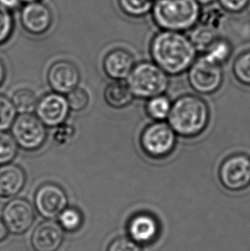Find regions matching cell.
I'll return each mask as SVG.
<instances>
[{"label":"cell","mask_w":250,"mask_h":251,"mask_svg":"<svg viewBox=\"0 0 250 251\" xmlns=\"http://www.w3.org/2000/svg\"><path fill=\"white\" fill-rule=\"evenodd\" d=\"M150 53L156 65L166 74L180 75L196 61L197 51L182 32L161 30L152 38Z\"/></svg>","instance_id":"6da1fadb"},{"label":"cell","mask_w":250,"mask_h":251,"mask_svg":"<svg viewBox=\"0 0 250 251\" xmlns=\"http://www.w3.org/2000/svg\"><path fill=\"white\" fill-rule=\"evenodd\" d=\"M167 119L176 135L192 138L206 129L209 123V108L206 102L198 96L183 95L172 105Z\"/></svg>","instance_id":"7a4b0ae2"},{"label":"cell","mask_w":250,"mask_h":251,"mask_svg":"<svg viewBox=\"0 0 250 251\" xmlns=\"http://www.w3.org/2000/svg\"><path fill=\"white\" fill-rule=\"evenodd\" d=\"M151 14L161 30L183 33L199 24L201 9L196 0H156Z\"/></svg>","instance_id":"3957f363"},{"label":"cell","mask_w":250,"mask_h":251,"mask_svg":"<svg viewBox=\"0 0 250 251\" xmlns=\"http://www.w3.org/2000/svg\"><path fill=\"white\" fill-rule=\"evenodd\" d=\"M127 79V84L134 96L148 100L163 95L169 85L168 74L151 62L135 65Z\"/></svg>","instance_id":"277c9868"},{"label":"cell","mask_w":250,"mask_h":251,"mask_svg":"<svg viewBox=\"0 0 250 251\" xmlns=\"http://www.w3.org/2000/svg\"><path fill=\"white\" fill-rule=\"evenodd\" d=\"M140 143L148 156L161 160L173 153L176 146V134L169 124L155 121L142 131Z\"/></svg>","instance_id":"5b68a950"},{"label":"cell","mask_w":250,"mask_h":251,"mask_svg":"<svg viewBox=\"0 0 250 251\" xmlns=\"http://www.w3.org/2000/svg\"><path fill=\"white\" fill-rule=\"evenodd\" d=\"M10 129L18 147L28 152L40 150L48 138L47 126L31 112L17 115Z\"/></svg>","instance_id":"8992f818"},{"label":"cell","mask_w":250,"mask_h":251,"mask_svg":"<svg viewBox=\"0 0 250 251\" xmlns=\"http://www.w3.org/2000/svg\"><path fill=\"white\" fill-rule=\"evenodd\" d=\"M189 82L199 94H213L219 90L223 82L222 67L202 55L196 58L189 69Z\"/></svg>","instance_id":"52a82bcc"},{"label":"cell","mask_w":250,"mask_h":251,"mask_svg":"<svg viewBox=\"0 0 250 251\" xmlns=\"http://www.w3.org/2000/svg\"><path fill=\"white\" fill-rule=\"evenodd\" d=\"M30 201L14 197L3 207L2 219L10 233L23 235L30 229L35 221V210Z\"/></svg>","instance_id":"ba28073f"},{"label":"cell","mask_w":250,"mask_h":251,"mask_svg":"<svg viewBox=\"0 0 250 251\" xmlns=\"http://www.w3.org/2000/svg\"><path fill=\"white\" fill-rule=\"evenodd\" d=\"M219 177L226 190L240 191L250 184V159L244 154H234L224 160Z\"/></svg>","instance_id":"9c48e42d"},{"label":"cell","mask_w":250,"mask_h":251,"mask_svg":"<svg viewBox=\"0 0 250 251\" xmlns=\"http://www.w3.org/2000/svg\"><path fill=\"white\" fill-rule=\"evenodd\" d=\"M34 206L43 218L51 220L58 217L68 207L67 193L57 183H43L35 191Z\"/></svg>","instance_id":"30bf717a"},{"label":"cell","mask_w":250,"mask_h":251,"mask_svg":"<svg viewBox=\"0 0 250 251\" xmlns=\"http://www.w3.org/2000/svg\"><path fill=\"white\" fill-rule=\"evenodd\" d=\"M21 26L27 34L41 36L50 30L53 24V14L50 7L42 1L26 3L21 8Z\"/></svg>","instance_id":"8fae6325"},{"label":"cell","mask_w":250,"mask_h":251,"mask_svg":"<svg viewBox=\"0 0 250 251\" xmlns=\"http://www.w3.org/2000/svg\"><path fill=\"white\" fill-rule=\"evenodd\" d=\"M34 111L45 126L56 128L65 123L71 109L64 95L52 92L38 100Z\"/></svg>","instance_id":"7c38bea8"},{"label":"cell","mask_w":250,"mask_h":251,"mask_svg":"<svg viewBox=\"0 0 250 251\" xmlns=\"http://www.w3.org/2000/svg\"><path fill=\"white\" fill-rule=\"evenodd\" d=\"M81 72L74 63L68 60L55 62L48 72V82L53 92L68 95L77 88Z\"/></svg>","instance_id":"4fadbf2b"},{"label":"cell","mask_w":250,"mask_h":251,"mask_svg":"<svg viewBox=\"0 0 250 251\" xmlns=\"http://www.w3.org/2000/svg\"><path fill=\"white\" fill-rule=\"evenodd\" d=\"M64 230L51 221L41 222L31 236V246L34 251H58L64 241Z\"/></svg>","instance_id":"5bb4252c"},{"label":"cell","mask_w":250,"mask_h":251,"mask_svg":"<svg viewBox=\"0 0 250 251\" xmlns=\"http://www.w3.org/2000/svg\"><path fill=\"white\" fill-rule=\"evenodd\" d=\"M128 233L139 245H149L155 241L159 235V222L152 214L139 213L128 221Z\"/></svg>","instance_id":"9a60e30c"},{"label":"cell","mask_w":250,"mask_h":251,"mask_svg":"<svg viewBox=\"0 0 250 251\" xmlns=\"http://www.w3.org/2000/svg\"><path fill=\"white\" fill-rule=\"evenodd\" d=\"M135 65L134 56L129 51L121 48L109 51L103 60L104 72L114 81L128 78Z\"/></svg>","instance_id":"2e32d148"},{"label":"cell","mask_w":250,"mask_h":251,"mask_svg":"<svg viewBox=\"0 0 250 251\" xmlns=\"http://www.w3.org/2000/svg\"><path fill=\"white\" fill-rule=\"evenodd\" d=\"M27 181L26 173L17 164L0 166V197L14 198L24 190Z\"/></svg>","instance_id":"e0dca14e"},{"label":"cell","mask_w":250,"mask_h":251,"mask_svg":"<svg viewBox=\"0 0 250 251\" xmlns=\"http://www.w3.org/2000/svg\"><path fill=\"white\" fill-rule=\"evenodd\" d=\"M134 97L128 84L122 81H114L109 83L104 91L105 101L112 108H125L133 101Z\"/></svg>","instance_id":"ac0fdd59"},{"label":"cell","mask_w":250,"mask_h":251,"mask_svg":"<svg viewBox=\"0 0 250 251\" xmlns=\"http://www.w3.org/2000/svg\"><path fill=\"white\" fill-rule=\"evenodd\" d=\"M191 30L189 39L192 41L197 52L205 53L219 38L217 29L204 24H197Z\"/></svg>","instance_id":"d6986e66"},{"label":"cell","mask_w":250,"mask_h":251,"mask_svg":"<svg viewBox=\"0 0 250 251\" xmlns=\"http://www.w3.org/2000/svg\"><path fill=\"white\" fill-rule=\"evenodd\" d=\"M172 103L165 95H160L149 99L146 104V112L155 121H164L168 119L172 109Z\"/></svg>","instance_id":"ffe728a7"},{"label":"cell","mask_w":250,"mask_h":251,"mask_svg":"<svg viewBox=\"0 0 250 251\" xmlns=\"http://www.w3.org/2000/svg\"><path fill=\"white\" fill-rule=\"evenodd\" d=\"M119 8L128 17H143L151 13L153 0H118Z\"/></svg>","instance_id":"44dd1931"},{"label":"cell","mask_w":250,"mask_h":251,"mask_svg":"<svg viewBox=\"0 0 250 251\" xmlns=\"http://www.w3.org/2000/svg\"><path fill=\"white\" fill-rule=\"evenodd\" d=\"M10 100L19 113H30L33 112L35 110L38 102L35 94L28 88L18 89L14 93Z\"/></svg>","instance_id":"7402d4cb"},{"label":"cell","mask_w":250,"mask_h":251,"mask_svg":"<svg viewBox=\"0 0 250 251\" xmlns=\"http://www.w3.org/2000/svg\"><path fill=\"white\" fill-rule=\"evenodd\" d=\"M58 224L67 232H75L83 225V215L76 207H67L58 215Z\"/></svg>","instance_id":"603a6c76"},{"label":"cell","mask_w":250,"mask_h":251,"mask_svg":"<svg viewBox=\"0 0 250 251\" xmlns=\"http://www.w3.org/2000/svg\"><path fill=\"white\" fill-rule=\"evenodd\" d=\"M231 51L232 48L230 42L225 39L219 37L208 48V50L203 53V56H205L211 61L222 65L229 59Z\"/></svg>","instance_id":"cb8c5ba5"},{"label":"cell","mask_w":250,"mask_h":251,"mask_svg":"<svg viewBox=\"0 0 250 251\" xmlns=\"http://www.w3.org/2000/svg\"><path fill=\"white\" fill-rule=\"evenodd\" d=\"M17 113L11 100L0 95V132L11 129L17 119Z\"/></svg>","instance_id":"d4e9b609"},{"label":"cell","mask_w":250,"mask_h":251,"mask_svg":"<svg viewBox=\"0 0 250 251\" xmlns=\"http://www.w3.org/2000/svg\"><path fill=\"white\" fill-rule=\"evenodd\" d=\"M18 148L11 134L0 132V166L11 163L17 157Z\"/></svg>","instance_id":"484cf974"},{"label":"cell","mask_w":250,"mask_h":251,"mask_svg":"<svg viewBox=\"0 0 250 251\" xmlns=\"http://www.w3.org/2000/svg\"><path fill=\"white\" fill-rule=\"evenodd\" d=\"M232 71L238 82L250 86V50L237 56L234 61Z\"/></svg>","instance_id":"4316f807"},{"label":"cell","mask_w":250,"mask_h":251,"mask_svg":"<svg viewBox=\"0 0 250 251\" xmlns=\"http://www.w3.org/2000/svg\"><path fill=\"white\" fill-rule=\"evenodd\" d=\"M15 29V18L12 12L0 5V46L10 41Z\"/></svg>","instance_id":"83f0119b"},{"label":"cell","mask_w":250,"mask_h":251,"mask_svg":"<svg viewBox=\"0 0 250 251\" xmlns=\"http://www.w3.org/2000/svg\"><path fill=\"white\" fill-rule=\"evenodd\" d=\"M68 104L71 111L79 112L83 111L88 105L89 95L82 88H76L67 95Z\"/></svg>","instance_id":"f1b7e54d"},{"label":"cell","mask_w":250,"mask_h":251,"mask_svg":"<svg viewBox=\"0 0 250 251\" xmlns=\"http://www.w3.org/2000/svg\"><path fill=\"white\" fill-rule=\"evenodd\" d=\"M106 251H142L141 245L129 237H119L113 239Z\"/></svg>","instance_id":"f546056e"},{"label":"cell","mask_w":250,"mask_h":251,"mask_svg":"<svg viewBox=\"0 0 250 251\" xmlns=\"http://www.w3.org/2000/svg\"><path fill=\"white\" fill-rule=\"evenodd\" d=\"M56 128L57 129L55 130L54 136H53L55 142L61 146L67 145L68 143H70L74 137V127L64 123L63 125Z\"/></svg>","instance_id":"4dcf8cb0"},{"label":"cell","mask_w":250,"mask_h":251,"mask_svg":"<svg viewBox=\"0 0 250 251\" xmlns=\"http://www.w3.org/2000/svg\"><path fill=\"white\" fill-rule=\"evenodd\" d=\"M218 2L225 11L240 13L249 6L250 0H218Z\"/></svg>","instance_id":"1f68e13d"},{"label":"cell","mask_w":250,"mask_h":251,"mask_svg":"<svg viewBox=\"0 0 250 251\" xmlns=\"http://www.w3.org/2000/svg\"><path fill=\"white\" fill-rule=\"evenodd\" d=\"M222 17H223L222 14H219V11L212 10V11L207 12L205 16L200 15V18H204V22L199 23V24H204V25L217 29L222 22Z\"/></svg>","instance_id":"d6a6232c"},{"label":"cell","mask_w":250,"mask_h":251,"mask_svg":"<svg viewBox=\"0 0 250 251\" xmlns=\"http://www.w3.org/2000/svg\"><path fill=\"white\" fill-rule=\"evenodd\" d=\"M21 3V0H0V5L6 8L10 11L17 10V8L20 6Z\"/></svg>","instance_id":"836d02e7"},{"label":"cell","mask_w":250,"mask_h":251,"mask_svg":"<svg viewBox=\"0 0 250 251\" xmlns=\"http://www.w3.org/2000/svg\"><path fill=\"white\" fill-rule=\"evenodd\" d=\"M10 231L7 228L6 225L3 222V219H0V243L4 241L7 238Z\"/></svg>","instance_id":"e575fe53"},{"label":"cell","mask_w":250,"mask_h":251,"mask_svg":"<svg viewBox=\"0 0 250 251\" xmlns=\"http://www.w3.org/2000/svg\"><path fill=\"white\" fill-rule=\"evenodd\" d=\"M5 76H6L5 65H4L3 60L0 58V86L3 84V82H4Z\"/></svg>","instance_id":"d590c367"},{"label":"cell","mask_w":250,"mask_h":251,"mask_svg":"<svg viewBox=\"0 0 250 251\" xmlns=\"http://www.w3.org/2000/svg\"><path fill=\"white\" fill-rule=\"evenodd\" d=\"M196 1L200 4V6H201V5L208 6L210 4H212L213 2H215L216 0H196Z\"/></svg>","instance_id":"8d00e7d4"},{"label":"cell","mask_w":250,"mask_h":251,"mask_svg":"<svg viewBox=\"0 0 250 251\" xmlns=\"http://www.w3.org/2000/svg\"><path fill=\"white\" fill-rule=\"evenodd\" d=\"M35 1H41V0H21L22 3H30V2H35Z\"/></svg>","instance_id":"74e56055"},{"label":"cell","mask_w":250,"mask_h":251,"mask_svg":"<svg viewBox=\"0 0 250 251\" xmlns=\"http://www.w3.org/2000/svg\"><path fill=\"white\" fill-rule=\"evenodd\" d=\"M153 1H154V2H155L156 0H153Z\"/></svg>","instance_id":"f35d334b"}]
</instances>
